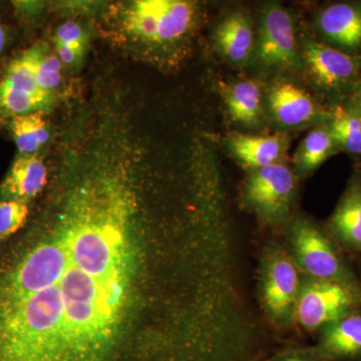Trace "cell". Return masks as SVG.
I'll list each match as a JSON object with an SVG mask.
<instances>
[{"mask_svg": "<svg viewBox=\"0 0 361 361\" xmlns=\"http://www.w3.org/2000/svg\"><path fill=\"white\" fill-rule=\"evenodd\" d=\"M47 223L0 263V361H147L125 341L144 171L106 148L56 163Z\"/></svg>", "mask_w": 361, "mask_h": 361, "instance_id": "6da1fadb", "label": "cell"}, {"mask_svg": "<svg viewBox=\"0 0 361 361\" xmlns=\"http://www.w3.org/2000/svg\"><path fill=\"white\" fill-rule=\"evenodd\" d=\"M115 20L123 44L152 61H168L193 37L200 11L185 0H135L120 6Z\"/></svg>", "mask_w": 361, "mask_h": 361, "instance_id": "7a4b0ae2", "label": "cell"}, {"mask_svg": "<svg viewBox=\"0 0 361 361\" xmlns=\"http://www.w3.org/2000/svg\"><path fill=\"white\" fill-rule=\"evenodd\" d=\"M302 273L286 249H266L259 268V297L268 319L280 329L295 325Z\"/></svg>", "mask_w": 361, "mask_h": 361, "instance_id": "3957f363", "label": "cell"}, {"mask_svg": "<svg viewBox=\"0 0 361 361\" xmlns=\"http://www.w3.org/2000/svg\"><path fill=\"white\" fill-rule=\"evenodd\" d=\"M295 194V174L283 163L250 170L243 185L247 208L265 224L273 226L289 220Z\"/></svg>", "mask_w": 361, "mask_h": 361, "instance_id": "277c9868", "label": "cell"}, {"mask_svg": "<svg viewBox=\"0 0 361 361\" xmlns=\"http://www.w3.org/2000/svg\"><path fill=\"white\" fill-rule=\"evenodd\" d=\"M288 251L303 276L353 283L331 240L311 221L298 218L288 228Z\"/></svg>", "mask_w": 361, "mask_h": 361, "instance_id": "5b68a950", "label": "cell"}, {"mask_svg": "<svg viewBox=\"0 0 361 361\" xmlns=\"http://www.w3.org/2000/svg\"><path fill=\"white\" fill-rule=\"evenodd\" d=\"M361 302L355 283L303 276L297 300L295 324L308 332L353 312Z\"/></svg>", "mask_w": 361, "mask_h": 361, "instance_id": "8992f818", "label": "cell"}, {"mask_svg": "<svg viewBox=\"0 0 361 361\" xmlns=\"http://www.w3.org/2000/svg\"><path fill=\"white\" fill-rule=\"evenodd\" d=\"M255 56L264 68H300L302 59L297 49L293 21L288 11L280 4H267L261 11Z\"/></svg>", "mask_w": 361, "mask_h": 361, "instance_id": "52a82bcc", "label": "cell"}, {"mask_svg": "<svg viewBox=\"0 0 361 361\" xmlns=\"http://www.w3.org/2000/svg\"><path fill=\"white\" fill-rule=\"evenodd\" d=\"M54 94L37 85L30 49L7 66L0 82V118L37 113L51 108Z\"/></svg>", "mask_w": 361, "mask_h": 361, "instance_id": "ba28073f", "label": "cell"}, {"mask_svg": "<svg viewBox=\"0 0 361 361\" xmlns=\"http://www.w3.org/2000/svg\"><path fill=\"white\" fill-rule=\"evenodd\" d=\"M315 346L327 361L361 360V314L349 313L318 330Z\"/></svg>", "mask_w": 361, "mask_h": 361, "instance_id": "9c48e42d", "label": "cell"}, {"mask_svg": "<svg viewBox=\"0 0 361 361\" xmlns=\"http://www.w3.org/2000/svg\"><path fill=\"white\" fill-rule=\"evenodd\" d=\"M303 58L316 82L327 89L345 84L358 70L357 61L353 56L318 42L305 44Z\"/></svg>", "mask_w": 361, "mask_h": 361, "instance_id": "30bf717a", "label": "cell"}, {"mask_svg": "<svg viewBox=\"0 0 361 361\" xmlns=\"http://www.w3.org/2000/svg\"><path fill=\"white\" fill-rule=\"evenodd\" d=\"M47 180L49 169L37 154L16 157L6 177L0 184V201L28 203L44 189Z\"/></svg>", "mask_w": 361, "mask_h": 361, "instance_id": "8fae6325", "label": "cell"}, {"mask_svg": "<svg viewBox=\"0 0 361 361\" xmlns=\"http://www.w3.org/2000/svg\"><path fill=\"white\" fill-rule=\"evenodd\" d=\"M268 104L275 120L285 127H299L322 118V111L310 94L290 82H279L268 94Z\"/></svg>", "mask_w": 361, "mask_h": 361, "instance_id": "7c38bea8", "label": "cell"}, {"mask_svg": "<svg viewBox=\"0 0 361 361\" xmlns=\"http://www.w3.org/2000/svg\"><path fill=\"white\" fill-rule=\"evenodd\" d=\"M214 39L224 59L235 65H243L255 47L251 18L241 11L228 14L216 28Z\"/></svg>", "mask_w": 361, "mask_h": 361, "instance_id": "4fadbf2b", "label": "cell"}, {"mask_svg": "<svg viewBox=\"0 0 361 361\" xmlns=\"http://www.w3.org/2000/svg\"><path fill=\"white\" fill-rule=\"evenodd\" d=\"M227 145L240 163L254 170L281 163L287 139L283 135L232 134L228 137Z\"/></svg>", "mask_w": 361, "mask_h": 361, "instance_id": "5bb4252c", "label": "cell"}, {"mask_svg": "<svg viewBox=\"0 0 361 361\" xmlns=\"http://www.w3.org/2000/svg\"><path fill=\"white\" fill-rule=\"evenodd\" d=\"M318 25L330 42L341 49L361 47V7L351 4L327 6L318 18Z\"/></svg>", "mask_w": 361, "mask_h": 361, "instance_id": "9a60e30c", "label": "cell"}, {"mask_svg": "<svg viewBox=\"0 0 361 361\" xmlns=\"http://www.w3.org/2000/svg\"><path fill=\"white\" fill-rule=\"evenodd\" d=\"M330 229L342 244L361 250V183L353 180L330 219Z\"/></svg>", "mask_w": 361, "mask_h": 361, "instance_id": "2e32d148", "label": "cell"}, {"mask_svg": "<svg viewBox=\"0 0 361 361\" xmlns=\"http://www.w3.org/2000/svg\"><path fill=\"white\" fill-rule=\"evenodd\" d=\"M225 103L233 120L254 126L261 118V90L253 80H240L224 90Z\"/></svg>", "mask_w": 361, "mask_h": 361, "instance_id": "e0dca14e", "label": "cell"}, {"mask_svg": "<svg viewBox=\"0 0 361 361\" xmlns=\"http://www.w3.org/2000/svg\"><path fill=\"white\" fill-rule=\"evenodd\" d=\"M8 128L20 155H35L49 140L42 111L8 118Z\"/></svg>", "mask_w": 361, "mask_h": 361, "instance_id": "ac0fdd59", "label": "cell"}, {"mask_svg": "<svg viewBox=\"0 0 361 361\" xmlns=\"http://www.w3.org/2000/svg\"><path fill=\"white\" fill-rule=\"evenodd\" d=\"M336 142L329 127L311 130L301 142L295 155L297 172L307 175L322 165L334 153Z\"/></svg>", "mask_w": 361, "mask_h": 361, "instance_id": "d6986e66", "label": "cell"}, {"mask_svg": "<svg viewBox=\"0 0 361 361\" xmlns=\"http://www.w3.org/2000/svg\"><path fill=\"white\" fill-rule=\"evenodd\" d=\"M56 54L66 66L77 65L84 56L87 35L82 26L75 20L63 23L54 35Z\"/></svg>", "mask_w": 361, "mask_h": 361, "instance_id": "ffe728a7", "label": "cell"}, {"mask_svg": "<svg viewBox=\"0 0 361 361\" xmlns=\"http://www.w3.org/2000/svg\"><path fill=\"white\" fill-rule=\"evenodd\" d=\"M330 118L329 128L336 145L349 153L361 155V118L357 113L336 108Z\"/></svg>", "mask_w": 361, "mask_h": 361, "instance_id": "44dd1931", "label": "cell"}, {"mask_svg": "<svg viewBox=\"0 0 361 361\" xmlns=\"http://www.w3.org/2000/svg\"><path fill=\"white\" fill-rule=\"evenodd\" d=\"M33 71L37 85L45 92L54 94L63 80L61 61L58 54H54L44 44H37L30 47Z\"/></svg>", "mask_w": 361, "mask_h": 361, "instance_id": "7402d4cb", "label": "cell"}, {"mask_svg": "<svg viewBox=\"0 0 361 361\" xmlns=\"http://www.w3.org/2000/svg\"><path fill=\"white\" fill-rule=\"evenodd\" d=\"M30 215L28 203L23 201H0V239L11 236L25 226Z\"/></svg>", "mask_w": 361, "mask_h": 361, "instance_id": "603a6c76", "label": "cell"}, {"mask_svg": "<svg viewBox=\"0 0 361 361\" xmlns=\"http://www.w3.org/2000/svg\"><path fill=\"white\" fill-rule=\"evenodd\" d=\"M268 361H327L315 348H291L280 351Z\"/></svg>", "mask_w": 361, "mask_h": 361, "instance_id": "cb8c5ba5", "label": "cell"}, {"mask_svg": "<svg viewBox=\"0 0 361 361\" xmlns=\"http://www.w3.org/2000/svg\"><path fill=\"white\" fill-rule=\"evenodd\" d=\"M7 32L4 25L0 23V56L4 54L7 44Z\"/></svg>", "mask_w": 361, "mask_h": 361, "instance_id": "d4e9b609", "label": "cell"}, {"mask_svg": "<svg viewBox=\"0 0 361 361\" xmlns=\"http://www.w3.org/2000/svg\"><path fill=\"white\" fill-rule=\"evenodd\" d=\"M355 111L361 118V89L358 90L357 97H356Z\"/></svg>", "mask_w": 361, "mask_h": 361, "instance_id": "484cf974", "label": "cell"}, {"mask_svg": "<svg viewBox=\"0 0 361 361\" xmlns=\"http://www.w3.org/2000/svg\"><path fill=\"white\" fill-rule=\"evenodd\" d=\"M106 89H111V87H104V90H106ZM115 90H120V89H115ZM126 90V92H132L133 94V92H130V90Z\"/></svg>", "mask_w": 361, "mask_h": 361, "instance_id": "4316f807", "label": "cell"}]
</instances>
